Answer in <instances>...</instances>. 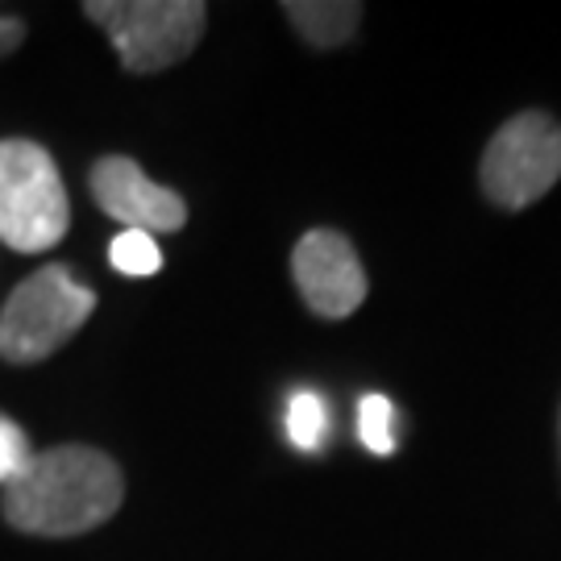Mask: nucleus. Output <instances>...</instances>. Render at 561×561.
<instances>
[{
  "instance_id": "nucleus-1",
  "label": "nucleus",
  "mask_w": 561,
  "mask_h": 561,
  "mask_svg": "<svg viewBox=\"0 0 561 561\" xmlns=\"http://www.w3.org/2000/svg\"><path fill=\"white\" fill-rule=\"evenodd\" d=\"M125 500L121 466L92 445H55L4 486L0 512L30 537H80L117 516Z\"/></svg>"
},
{
  "instance_id": "nucleus-2",
  "label": "nucleus",
  "mask_w": 561,
  "mask_h": 561,
  "mask_svg": "<svg viewBox=\"0 0 561 561\" xmlns=\"http://www.w3.org/2000/svg\"><path fill=\"white\" fill-rule=\"evenodd\" d=\"M96 312V291L83 287L67 266L50 262L9 296L0 312V358L13 366L46 362L80 333Z\"/></svg>"
},
{
  "instance_id": "nucleus-3",
  "label": "nucleus",
  "mask_w": 561,
  "mask_h": 561,
  "mask_svg": "<svg viewBox=\"0 0 561 561\" xmlns=\"http://www.w3.org/2000/svg\"><path fill=\"white\" fill-rule=\"evenodd\" d=\"M83 18L101 25L125 71L154 76L183 62L208 25L201 0H88Z\"/></svg>"
},
{
  "instance_id": "nucleus-4",
  "label": "nucleus",
  "mask_w": 561,
  "mask_h": 561,
  "mask_svg": "<svg viewBox=\"0 0 561 561\" xmlns=\"http://www.w3.org/2000/svg\"><path fill=\"white\" fill-rule=\"evenodd\" d=\"M71 225V204L55 159L38 141H0V241L18 254L55 250Z\"/></svg>"
},
{
  "instance_id": "nucleus-5",
  "label": "nucleus",
  "mask_w": 561,
  "mask_h": 561,
  "mask_svg": "<svg viewBox=\"0 0 561 561\" xmlns=\"http://www.w3.org/2000/svg\"><path fill=\"white\" fill-rule=\"evenodd\" d=\"M561 180V125L541 108L516 113L495 129V138L486 141L479 167L482 196L520 213L528 204L549 196V187Z\"/></svg>"
},
{
  "instance_id": "nucleus-6",
  "label": "nucleus",
  "mask_w": 561,
  "mask_h": 561,
  "mask_svg": "<svg viewBox=\"0 0 561 561\" xmlns=\"http://www.w3.org/2000/svg\"><path fill=\"white\" fill-rule=\"evenodd\" d=\"M291 279L300 287L304 304L324 321L354 317L370 291L358 250L337 229H312L291 250Z\"/></svg>"
},
{
  "instance_id": "nucleus-7",
  "label": "nucleus",
  "mask_w": 561,
  "mask_h": 561,
  "mask_svg": "<svg viewBox=\"0 0 561 561\" xmlns=\"http://www.w3.org/2000/svg\"><path fill=\"white\" fill-rule=\"evenodd\" d=\"M92 201L101 204L104 217L121 221L138 233H180L187 221V204L180 192L154 183L134 159L108 154L92 167Z\"/></svg>"
},
{
  "instance_id": "nucleus-8",
  "label": "nucleus",
  "mask_w": 561,
  "mask_h": 561,
  "mask_svg": "<svg viewBox=\"0 0 561 561\" xmlns=\"http://www.w3.org/2000/svg\"><path fill=\"white\" fill-rule=\"evenodd\" d=\"M283 18L291 21V30L308 46L333 50V46L354 38L362 4H354V0H291V4H283Z\"/></svg>"
},
{
  "instance_id": "nucleus-9",
  "label": "nucleus",
  "mask_w": 561,
  "mask_h": 561,
  "mask_svg": "<svg viewBox=\"0 0 561 561\" xmlns=\"http://www.w3.org/2000/svg\"><path fill=\"white\" fill-rule=\"evenodd\" d=\"M329 433V403L317 391H296L287 400V437L296 449H321Z\"/></svg>"
},
{
  "instance_id": "nucleus-10",
  "label": "nucleus",
  "mask_w": 561,
  "mask_h": 561,
  "mask_svg": "<svg viewBox=\"0 0 561 561\" xmlns=\"http://www.w3.org/2000/svg\"><path fill=\"white\" fill-rule=\"evenodd\" d=\"M108 262L117 266L121 275H159L162 271V250L159 241L150 238V233H138V229H121L113 245H108Z\"/></svg>"
},
{
  "instance_id": "nucleus-11",
  "label": "nucleus",
  "mask_w": 561,
  "mask_h": 561,
  "mask_svg": "<svg viewBox=\"0 0 561 561\" xmlns=\"http://www.w3.org/2000/svg\"><path fill=\"white\" fill-rule=\"evenodd\" d=\"M358 437L370 454H396V408L387 396H362L358 400Z\"/></svg>"
},
{
  "instance_id": "nucleus-12",
  "label": "nucleus",
  "mask_w": 561,
  "mask_h": 561,
  "mask_svg": "<svg viewBox=\"0 0 561 561\" xmlns=\"http://www.w3.org/2000/svg\"><path fill=\"white\" fill-rule=\"evenodd\" d=\"M34 461V449H30V437L21 433L13 421L0 416V486L18 482Z\"/></svg>"
},
{
  "instance_id": "nucleus-13",
  "label": "nucleus",
  "mask_w": 561,
  "mask_h": 561,
  "mask_svg": "<svg viewBox=\"0 0 561 561\" xmlns=\"http://www.w3.org/2000/svg\"><path fill=\"white\" fill-rule=\"evenodd\" d=\"M21 38H25V25L18 18H0V59L13 55L21 46Z\"/></svg>"
},
{
  "instance_id": "nucleus-14",
  "label": "nucleus",
  "mask_w": 561,
  "mask_h": 561,
  "mask_svg": "<svg viewBox=\"0 0 561 561\" xmlns=\"http://www.w3.org/2000/svg\"><path fill=\"white\" fill-rule=\"evenodd\" d=\"M558 454H561V408H558Z\"/></svg>"
}]
</instances>
